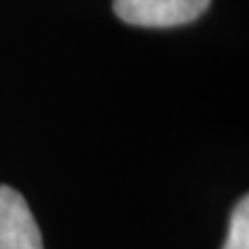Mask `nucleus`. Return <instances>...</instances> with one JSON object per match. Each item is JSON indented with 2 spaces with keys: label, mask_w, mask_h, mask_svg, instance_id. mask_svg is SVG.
Masks as SVG:
<instances>
[{
  "label": "nucleus",
  "mask_w": 249,
  "mask_h": 249,
  "mask_svg": "<svg viewBox=\"0 0 249 249\" xmlns=\"http://www.w3.org/2000/svg\"><path fill=\"white\" fill-rule=\"evenodd\" d=\"M0 249H44L25 197L9 185H0Z\"/></svg>",
  "instance_id": "2"
},
{
  "label": "nucleus",
  "mask_w": 249,
  "mask_h": 249,
  "mask_svg": "<svg viewBox=\"0 0 249 249\" xmlns=\"http://www.w3.org/2000/svg\"><path fill=\"white\" fill-rule=\"evenodd\" d=\"M210 0H114L116 17L129 25L175 27L196 21Z\"/></svg>",
  "instance_id": "1"
},
{
  "label": "nucleus",
  "mask_w": 249,
  "mask_h": 249,
  "mask_svg": "<svg viewBox=\"0 0 249 249\" xmlns=\"http://www.w3.org/2000/svg\"><path fill=\"white\" fill-rule=\"evenodd\" d=\"M222 249H249V199L243 196L229 220V235Z\"/></svg>",
  "instance_id": "3"
}]
</instances>
